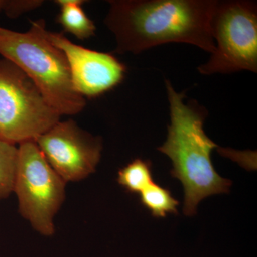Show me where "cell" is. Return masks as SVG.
Wrapping results in <instances>:
<instances>
[{"label": "cell", "instance_id": "obj_1", "mask_svg": "<svg viewBox=\"0 0 257 257\" xmlns=\"http://www.w3.org/2000/svg\"><path fill=\"white\" fill-rule=\"evenodd\" d=\"M104 24L119 54H137L164 44L195 45L211 54L216 0H111Z\"/></svg>", "mask_w": 257, "mask_h": 257}, {"label": "cell", "instance_id": "obj_2", "mask_svg": "<svg viewBox=\"0 0 257 257\" xmlns=\"http://www.w3.org/2000/svg\"><path fill=\"white\" fill-rule=\"evenodd\" d=\"M170 104V124L163 145L157 150L172 160L171 175L184 189V213L193 216L199 203L213 194L229 192L231 182L216 172L211 154L218 147L204 130L207 111L195 100L184 101L170 80L165 81Z\"/></svg>", "mask_w": 257, "mask_h": 257}, {"label": "cell", "instance_id": "obj_3", "mask_svg": "<svg viewBox=\"0 0 257 257\" xmlns=\"http://www.w3.org/2000/svg\"><path fill=\"white\" fill-rule=\"evenodd\" d=\"M31 24L25 32L0 27V55L32 79L59 114H78L87 102L74 87L65 55L47 39L43 20Z\"/></svg>", "mask_w": 257, "mask_h": 257}, {"label": "cell", "instance_id": "obj_4", "mask_svg": "<svg viewBox=\"0 0 257 257\" xmlns=\"http://www.w3.org/2000/svg\"><path fill=\"white\" fill-rule=\"evenodd\" d=\"M38 88L18 66L0 60V139L21 144L37 137L60 121Z\"/></svg>", "mask_w": 257, "mask_h": 257}, {"label": "cell", "instance_id": "obj_5", "mask_svg": "<svg viewBox=\"0 0 257 257\" xmlns=\"http://www.w3.org/2000/svg\"><path fill=\"white\" fill-rule=\"evenodd\" d=\"M215 49L201 74L257 71V8L251 1H217L211 22Z\"/></svg>", "mask_w": 257, "mask_h": 257}, {"label": "cell", "instance_id": "obj_6", "mask_svg": "<svg viewBox=\"0 0 257 257\" xmlns=\"http://www.w3.org/2000/svg\"><path fill=\"white\" fill-rule=\"evenodd\" d=\"M65 184L34 140L20 144L13 192L20 214L42 235L55 233L54 217L64 202Z\"/></svg>", "mask_w": 257, "mask_h": 257}, {"label": "cell", "instance_id": "obj_7", "mask_svg": "<svg viewBox=\"0 0 257 257\" xmlns=\"http://www.w3.org/2000/svg\"><path fill=\"white\" fill-rule=\"evenodd\" d=\"M34 141L65 183L86 178L100 160V138L84 131L72 119L58 121Z\"/></svg>", "mask_w": 257, "mask_h": 257}, {"label": "cell", "instance_id": "obj_8", "mask_svg": "<svg viewBox=\"0 0 257 257\" xmlns=\"http://www.w3.org/2000/svg\"><path fill=\"white\" fill-rule=\"evenodd\" d=\"M45 34L65 55L74 87L83 97H96L122 82L126 68L114 55L79 46L62 33Z\"/></svg>", "mask_w": 257, "mask_h": 257}, {"label": "cell", "instance_id": "obj_9", "mask_svg": "<svg viewBox=\"0 0 257 257\" xmlns=\"http://www.w3.org/2000/svg\"><path fill=\"white\" fill-rule=\"evenodd\" d=\"M55 3L60 7L57 22L64 31L72 34L79 40H86L95 35V25L88 18L82 7L85 1L57 0Z\"/></svg>", "mask_w": 257, "mask_h": 257}, {"label": "cell", "instance_id": "obj_10", "mask_svg": "<svg viewBox=\"0 0 257 257\" xmlns=\"http://www.w3.org/2000/svg\"><path fill=\"white\" fill-rule=\"evenodd\" d=\"M140 201L156 217H165L167 213L177 214L178 201L170 190L154 182L140 192Z\"/></svg>", "mask_w": 257, "mask_h": 257}, {"label": "cell", "instance_id": "obj_11", "mask_svg": "<svg viewBox=\"0 0 257 257\" xmlns=\"http://www.w3.org/2000/svg\"><path fill=\"white\" fill-rule=\"evenodd\" d=\"M118 182L128 192L140 194L153 183L151 164L141 159H136L119 171Z\"/></svg>", "mask_w": 257, "mask_h": 257}, {"label": "cell", "instance_id": "obj_12", "mask_svg": "<svg viewBox=\"0 0 257 257\" xmlns=\"http://www.w3.org/2000/svg\"><path fill=\"white\" fill-rule=\"evenodd\" d=\"M18 147L0 139V201L14 190Z\"/></svg>", "mask_w": 257, "mask_h": 257}, {"label": "cell", "instance_id": "obj_13", "mask_svg": "<svg viewBox=\"0 0 257 257\" xmlns=\"http://www.w3.org/2000/svg\"><path fill=\"white\" fill-rule=\"evenodd\" d=\"M43 3L41 0H5L3 12L10 18H17L24 13L37 9Z\"/></svg>", "mask_w": 257, "mask_h": 257}, {"label": "cell", "instance_id": "obj_14", "mask_svg": "<svg viewBox=\"0 0 257 257\" xmlns=\"http://www.w3.org/2000/svg\"><path fill=\"white\" fill-rule=\"evenodd\" d=\"M5 0H0V13L4 10Z\"/></svg>", "mask_w": 257, "mask_h": 257}]
</instances>
